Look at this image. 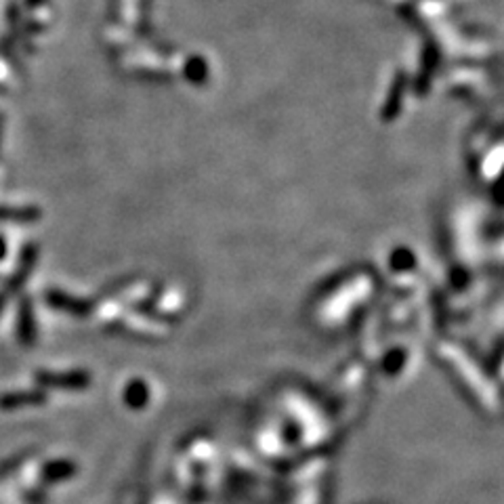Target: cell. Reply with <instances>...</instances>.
Here are the masks:
<instances>
[{
  "label": "cell",
  "mask_w": 504,
  "mask_h": 504,
  "mask_svg": "<svg viewBox=\"0 0 504 504\" xmlns=\"http://www.w3.org/2000/svg\"><path fill=\"white\" fill-rule=\"evenodd\" d=\"M207 74H208V67H207V61L202 57H192L187 61L186 76L192 80V83H202V80L207 78Z\"/></svg>",
  "instance_id": "cell-4"
},
{
  "label": "cell",
  "mask_w": 504,
  "mask_h": 504,
  "mask_svg": "<svg viewBox=\"0 0 504 504\" xmlns=\"http://www.w3.org/2000/svg\"><path fill=\"white\" fill-rule=\"evenodd\" d=\"M126 399H128V404H131V406H137V408H139V406L146 404V399H147V389H146V387H143L141 383L131 385V387H128Z\"/></svg>",
  "instance_id": "cell-5"
},
{
  "label": "cell",
  "mask_w": 504,
  "mask_h": 504,
  "mask_svg": "<svg viewBox=\"0 0 504 504\" xmlns=\"http://www.w3.org/2000/svg\"><path fill=\"white\" fill-rule=\"evenodd\" d=\"M438 61H439V53L435 51L433 46H428V49L425 51V59H422L420 76H418V91H427L428 83H431L435 67H438Z\"/></svg>",
  "instance_id": "cell-3"
},
{
  "label": "cell",
  "mask_w": 504,
  "mask_h": 504,
  "mask_svg": "<svg viewBox=\"0 0 504 504\" xmlns=\"http://www.w3.org/2000/svg\"><path fill=\"white\" fill-rule=\"evenodd\" d=\"M406 74L404 72H398L393 78V85H391V91L389 95H387V101H385V107L383 112H380V118H383L385 122H393L395 118H398L401 107H404V93H406Z\"/></svg>",
  "instance_id": "cell-2"
},
{
  "label": "cell",
  "mask_w": 504,
  "mask_h": 504,
  "mask_svg": "<svg viewBox=\"0 0 504 504\" xmlns=\"http://www.w3.org/2000/svg\"><path fill=\"white\" fill-rule=\"evenodd\" d=\"M439 356L441 362L449 368V372L459 380L462 389L469 391V395L477 401V406H479L483 412H499V395L492 389V383H489V378H486V374L481 372V368L477 366L473 359H469V356L460 347L444 343L439 349Z\"/></svg>",
  "instance_id": "cell-1"
}]
</instances>
